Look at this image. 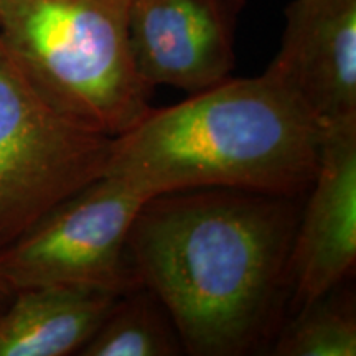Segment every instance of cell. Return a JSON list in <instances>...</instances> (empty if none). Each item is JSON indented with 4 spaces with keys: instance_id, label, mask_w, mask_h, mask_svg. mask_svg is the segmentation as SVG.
Wrapping results in <instances>:
<instances>
[{
    "instance_id": "52a82bcc",
    "label": "cell",
    "mask_w": 356,
    "mask_h": 356,
    "mask_svg": "<svg viewBox=\"0 0 356 356\" xmlns=\"http://www.w3.org/2000/svg\"><path fill=\"white\" fill-rule=\"evenodd\" d=\"M291 249V314L345 284L356 264V121L325 127Z\"/></svg>"
},
{
    "instance_id": "277c9868",
    "label": "cell",
    "mask_w": 356,
    "mask_h": 356,
    "mask_svg": "<svg viewBox=\"0 0 356 356\" xmlns=\"http://www.w3.org/2000/svg\"><path fill=\"white\" fill-rule=\"evenodd\" d=\"M113 137L48 99L0 42V251L104 175Z\"/></svg>"
},
{
    "instance_id": "ba28073f",
    "label": "cell",
    "mask_w": 356,
    "mask_h": 356,
    "mask_svg": "<svg viewBox=\"0 0 356 356\" xmlns=\"http://www.w3.org/2000/svg\"><path fill=\"white\" fill-rule=\"evenodd\" d=\"M267 70L325 127L356 121V0H292Z\"/></svg>"
},
{
    "instance_id": "30bf717a",
    "label": "cell",
    "mask_w": 356,
    "mask_h": 356,
    "mask_svg": "<svg viewBox=\"0 0 356 356\" xmlns=\"http://www.w3.org/2000/svg\"><path fill=\"white\" fill-rule=\"evenodd\" d=\"M170 312L145 286L114 300L79 356H175L184 355Z\"/></svg>"
},
{
    "instance_id": "9c48e42d",
    "label": "cell",
    "mask_w": 356,
    "mask_h": 356,
    "mask_svg": "<svg viewBox=\"0 0 356 356\" xmlns=\"http://www.w3.org/2000/svg\"><path fill=\"white\" fill-rule=\"evenodd\" d=\"M118 297L76 286L20 289L0 314V356L78 355Z\"/></svg>"
},
{
    "instance_id": "5b68a950",
    "label": "cell",
    "mask_w": 356,
    "mask_h": 356,
    "mask_svg": "<svg viewBox=\"0 0 356 356\" xmlns=\"http://www.w3.org/2000/svg\"><path fill=\"white\" fill-rule=\"evenodd\" d=\"M145 195L102 175L65 200L0 251L13 291L76 286L115 296L142 286L129 257V231Z\"/></svg>"
},
{
    "instance_id": "6da1fadb",
    "label": "cell",
    "mask_w": 356,
    "mask_h": 356,
    "mask_svg": "<svg viewBox=\"0 0 356 356\" xmlns=\"http://www.w3.org/2000/svg\"><path fill=\"white\" fill-rule=\"evenodd\" d=\"M297 198L191 188L149 198L129 231L142 286L170 312L185 353H259L282 327Z\"/></svg>"
},
{
    "instance_id": "8fae6325",
    "label": "cell",
    "mask_w": 356,
    "mask_h": 356,
    "mask_svg": "<svg viewBox=\"0 0 356 356\" xmlns=\"http://www.w3.org/2000/svg\"><path fill=\"white\" fill-rule=\"evenodd\" d=\"M341 286L293 312L292 320L282 323L274 338L273 355L355 356V296Z\"/></svg>"
},
{
    "instance_id": "3957f363",
    "label": "cell",
    "mask_w": 356,
    "mask_h": 356,
    "mask_svg": "<svg viewBox=\"0 0 356 356\" xmlns=\"http://www.w3.org/2000/svg\"><path fill=\"white\" fill-rule=\"evenodd\" d=\"M131 0H0V42L53 104L111 137L150 111L129 47Z\"/></svg>"
},
{
    "instance_id": "7a4b0ae2",
    "label": "cell",
    "mask_w": 356,
    "mask_h": 356,
    "mask_svg": "<svg viewBox=\"0 0 356 356\" xmlns=\"http://www.w3.org/2000/svg\"><path fill=\"white\" fill-rule=\"evenodd\" d=\"M322 127L266 70L228 78L113 137L104 175L147 198L236 188L299 198L318 167Z\"/></svg>"
},
{
    "instance_id": "8992f818",
    "label": "cell",
    "mask_w": 356,
    "mask_h": 356,
    "mask_svg": "<svg viewBox=\"0 0 356 356\" xmlns=\"http://www.w3.org/2000/svg\"><path fill=\"white\" fill-rule=\"evenodd\" d=\"M246 0H131L129 47L147 86L197 95L231 78Z\"/></svg>"
},
{
    "instance_id": "7c38bea8",
    "label": "cell",
    "mask_w": 356,
    "mask_h": 356,
    "mask_svg": "<svg viewBox=\"0 0 356 356\" xmlns=\"http://www.w3.org/2000/svg\"><path fill=\"white\" fill-rule=\"evenodd\" d=\"M13 296H15V291H13V289L8 286L7 280L0 275V314L7 309V305L10 304Z\"/></svg>"
}]
</instances>
